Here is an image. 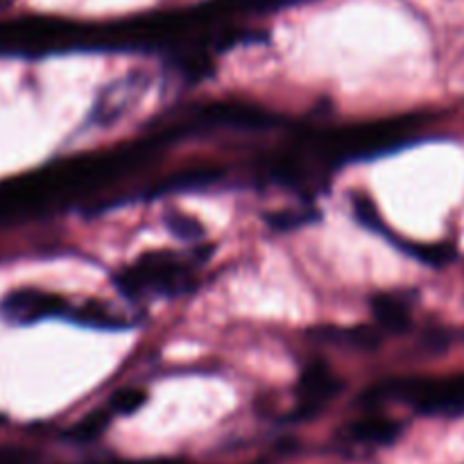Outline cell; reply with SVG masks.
Returning a JSON list of instances; mask_svg holds the SVG:
<instances>
[{"label": "cell", "instance_id": "7a4b0ae2", "mask_svg": "<svg viewBox=\"0 0 464 464\" xmlns=\"http://www.w3.org/2000/svg\"><path fill=\"white\" fill-rule=\"evenodd\" d=\"M71 306L66 299L59 295L48 293L39 288H21L14 290L3 302V315L18 324H30V322L45 320V317L68 315Z\"/></svg>", "mask_w": 464, "mask_h": 464}, {"label": "cell", "instance_id": "6da1fadb", "mask_svg": "<svg viewBox=\"0 0 464 464\" xmlns=\"http://www.w3.org/2000/svg\"><path fill=\"white\" fill-rule=\"evenodd\" d=\"M193 285L190 266L170 252L143 254L134 266L116 276V288L122 297L139 302L152 295L175 297Z\"/></svg>", "mask_w": 464, "mask_h": 464}, {"label": "cell", "instance_id": "9c48e42d", "mask_svg": "<svg viewBox=\"0 0 464 464\" xmlns=\"http://www.w3.org/2000/svg\"><path fill=\"white\" fill-rule=\"evenodd\" d=\"M109 464H186V462H170V460H161V462H109Z\"/></svg>", "mask_w": 464, "mask_h": 464}, {"label": "cell", "instance_id": "8992f818", "mask_svg": "<svg viewBox=\"0 0 464 464\" xmlns=\"http://www.w3.org/2000/svg\"><path fill=\"white\" fill-rule=\"evenodd\" d=\"M374 315L381 326L397 331L408 326L411 315H408V304L399 295H379L374 299Z\"/></svg>", "mask_w": 464, "mask_h": 464}, {"label": "cell", "instance_id": "ba28073f", "mask_svg": "<svg viewBox=\"0 0 464 464\" xmlns=\"http://www.w3.org/2000/svg\"><path fill=\"white\" fill-rule=\"evenodd\" d=\"M168 225H170V229L175 231L179 238L184 240H190V238H198L199 236V225L193 220V218L184 216V213H175L172 218H168Z\"/></svg>", "mask_w": 464, "mask_h": 464}, {"label": "cell", "instance_id": "5b68a950", "mask_svg": "<svg viewBox=\"0 0 464 464\" xmlns=\"http://www.w3.org/2000/svg\"><path fill=\"white\" fill-rule=\"evenodd\" d=\"M68 317H75L82 324L98 326V329H122V326H127V317L102 302H86L80 308L71 306Z\"/></svg>", "mask_w": 464, "mask_h": 464}, {"label": "cell", "instance_id": "52a82bcc", "mask_svg": "<svg viewBox=\"0 0 464 464\" xmlns=\"http://www.w3.org/2000/svg\"><path fill=\"white\" fill-rule=\"evenodd\" d=\"M143 399H145L143 390H121V392H116V397L111 399L109 408L118 412H131L143 403Z\"/></svg>", "mask_w": 464, "mask_h": 464}, {"label": "cell", "instance_id": "3957f363", "mask_svg": "<svg viewBox=\"0 0 464 464\" xmlns=\"http://www.w3.org/2000/svg\"><path fill=\"white\" fill-rule=\"evenodd\" d=\"M338 379L324 362L308 365L302 376V383H299V412H311L322 408L338 392Z\"/></svg>", "mask_w": 464, "mask_h": 464}, {"label": "cell", "instance_id": "277c9868", "mask_svg": "<svg viewBox=\"0 0 464 464\" xmlns=\"http://www.w3.org/2000/svg\"><path fill=\"white\" fill-rule=\"evenodd\" d=\"M399 426L385 417H365L349 426L347 435L356 444H383L397 438Z\"/></svg>", "mask_w": 464, "mask_h": 464}]
</instances>
